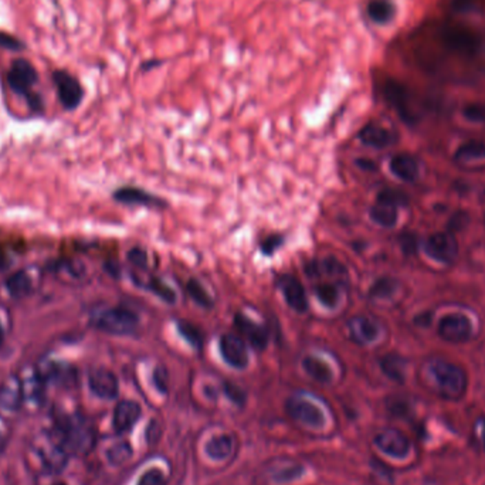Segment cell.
Instances as JSON below:
<instances>
[{"mask_svg": "<svg viewBox=\"0 0 485 485\" xmlns=\"http://www.w3.org/2000/svg\"><path fill=\"white\" fill-rule=\"evenodd\" d=\"M478 430H479V440H481V444H482V447H484V450H485V417L479 422Z\"/></svg>", "mask_w": 485, "mask_h": 485, "instance_id": "cell-48", "label": "cell"}, {"mask_svg": "<svg viewBox=\"0 0 485 485\" xmlns=\"http://www.w3.org/2000/svg\"><path fill=\"white\" fill-rule=\"evenodd\" d=\"M126 259L132 266H135L138 268H142V270H145L148 267V263H149L148 253L143 248H141V247H134V248H131L130 251H128Z\"/></svg>", "mask_w": 485, "mask_h": 485, "instance_id": "cell-41", "label": "cell"}, {"mask_svg": "<svg viewBox=\"0 0 485 485\" xmlns=\"http://www.w3.org/2000/svg\"><path fill=\"white\" fill-rule=\"evenodd\" d=\"M114 199L123 204H131V206H146V208H165L166 201L159 196L152 195L143 189L125 186L114 192Z\"/></svg>", "mask_w": 485, "mask_h": 485, "instance_id": "cell-18", "label": "cell"}, {"mask_svg": "<svg viewBox=\"0 0 485 485\" xmlns=\"http://www.w3.org/2000/svg\"><path fill=\"white\" fill-rule=\"evenodd\" d=\"M287 412L297 422L311 428H321L325 424V416L321 408L306 399L291 397L287 400Z\"/></svg>", "mask_w": 485, "mask_h": 485, "instance_id": "cell-13", "label": "cell"}, {"mask_svg": "<svg viewBox=\"0 0 485 485\" xmlns=\"http://www.w3.org/2000/svg\"><path fill=\"white\" fill-rule=\"evenodd\" d=\"M286 243V236L284 235H279V233H275V235H270L267 236L261 244H260V251L261 254L264 255V257H273V255L284 246Z\"/></svg>", "mask_w": 485, "mask_h": 485, "instance_id": "cell-36", "label": "cell"}, {"mask_svg": "<svg viewBox=\"0 0 485 485\" xmlns=\"http://www.w3.org/2000/svg\"><path fill=\"white\" fill-rule=\"evenodd\" d=\"M442 40L444 46L459 55H474L481 46L479 37L466 28L458 26H448L442 33Z\"/></svg>", "mask_w": 485, "mask_h": 485, "instance_id": "cell-12", "label": "cell"}, {"mask_svg": "<svg viewBox=\"0 0 485 485\" xmlns=\"http://www.w3.org/2000/svg\"><path fill=\"white\" fill-rule=\"evenodd\" d=\"M355 165L356 166H359L361 169L364 170H375L376 169V164L370 159H366V158H361V159H356L355 161Z\"/></svg>", "mask_w": 485, "mask_h": 485, "instance_id": "cell-47", "label": "cell"}, {"mask_svg": "<svg viewBox=\"0 0 485 485\" xmlns=\"http://www.w3.org/2000/svg\"><path fill=\"white\" fill-rule=\"evenodd\" d=\"M55 485H66V484H63V482H59V484H55Z\"/></svg>", "mask_w": 485, "mask_h": 485, "instance_id": "cell-52", "label": "cell"}, {"mask_svg": "<svg viewBox=\"0 0 485 485\" xmlns=\"http://www.w3.org/2000/svg\"><path fill=\"white\" fill-rule=\"evenodd\" d=\"M357 139L365 146L373 149H385L396 142L397 135L386 126H383L377 122H369L362 128L359 134H357Z\"/></svg>", "mask_w": 485, "mask_h": 485, "instance_id": "cell-17", "label": "cell"}, {"mask_svg": "<svg viewBox=\"0 0 485 485\" xmlns=\"http://www.w3.org/2000/svg\"><path fill=\"white\" fill-rule=\"evenodd\" d=\"M166 383H168V375H166V370L165 368L162 366H158L155 370H153V385H155V388L165 393L168 386H166Z\"/></svg>", "mask_w": 485, "mask_h": 485, "instance_id": "cell-43", "label": "cell"}, {"mask_svg": "<svg viewBox=\"0 0 485 485\" xmlns=\"http://www.w3.org/2000/svg\"><path fill=\"white\" fill-rule=\"evenodd\" d=\"M348 329L349 335L353 342L357 345H370L375 344L380 335H382V328L380 325L369 318V317H355L348 322Z\"/></svg>", "mask_w": 485, "mask_h": 485, "instance_id": "cell-16", "label": "cell"}, {"mask_svg": "<svg viewBox=\"0 0 485 485\" xmlns=\"http://www.w3.org/2000/svg\"><path fill=\"white\" fill-rule=\"evenodd\" d=\"M390 172L403 182H415L419 176V164L417 161L407 155V153H399L393 157L389 164Z\"/></svg>", "mask_w": 485, "mask_h": 485, "instance_id": "cell-22", "label": "cell"}, {"mask_svg": "<svg viewBox=\"0 0 485 485\" xmlns=\"http://www.w3.org/2000/svg\"><path fill=\"white\" fill-rule=\"evenodd\" d=\"M463 115L466 117V119L475 122V123L485 122V106L478 104V102L467 104L463 110Z\"/></svg>", "mask_w": 485, "mask_h": 485, "instance_id": "cell-40", "label": "cell"}, {"mask_svg": "<svg viewBox=\"0 0 485 485\" xmlns=\"http://www.w3.org/2000/svg\"><path fill=\"white\" fill-rule=\"evenodd\" d=\"M3 338H5L3 328H2V325H0V346H2V344H3Z\"/></svg>", "mask_w": 485, "mask_h": 485, "instance_id": "cell-51", "label": "cell"}, {"mask_svg": "<svg viewBox=\"0 0 485 485\" xmlns=\"http://www.w3.org/2000/svg\"><path fill=\"white\" fill-rule=\"evenodd\" d=\"M6 79L10 90L17 95L24 97L33 111H43V99L40 94L34 91V86L39 83L40 75L30 60L23 57L13 60Z\"/></svg>", "mask_w": 485, "mask_h": 485, "instance_id": "cell-2", "label": "cell"}, {"mask_svg": "<svg viewBox=\"0 0 485 485\" xmlns=\"http://www.w3.org/2000/svg\"><path fill=\"white\" fill-rule=\"evenodd\" d=\"M305 273L310 278H317L319 275H334L339 279H345L348 277L346 267L339 263L335 257H326L322 260H315L305 266Z\"/></svg>", "mask_w": 485, "mask_h": 485, "instance_id": "cell-21", "label": "cell"}, {"mask_svg": "<svg viewBox=\"0 0 485 485\" xmlns=\"http://www.w3.org/2000/svg\"><path fill=\"white\" fill-rule=\"evenodd\" d=\"M314 294L319 304L326 310H335L341 302V290L334 283H322L314 288Z\"/></svg>", "mask_w": 485, "mask_h": 485, "instance_id": "cell-32", "label": "cell"}, {"mask_svg": "<svg viewBox=\"0 0 485 485\" xmlns=\"http://www.w3.org/2000/svg\"><path fill=\"white\" fill-rule=\"evenodd\" d=\"M397 287H399V283L395 278L380 277L370 286L368 295L370 299H376V301L390 299L396 294Z\"/></svg>", "mask_w": 485, "mask_h": 485, "instance_id": "cell-31", "label": "cell"}, {"mask_svg": "<svg viewBox=\"0 0 485 485\" xmlns=\"http://www.w3.org/2000/svg\"><path fill=\"white\" fill-rule=\"evenodd\" d=\"M55 437L68 454H87L95 444V430L87 419L71 416L57 426Z\"/></svg>", "mask_w": 485, "mask_h": 485, "instance_id": "cell-3", "label": "cell"}, {"mask_svg": "<svg viewBox=\"0 0 485 485\" xmlns=\"http://www.w3.org/2000/svg\"><path fill=\"white\" fill-rule=\"evenodd\" d=\"M439 337L450 344L468 342L474 335V326L463 314H447L439 321Z\"/></svg>", "mask_w": 485, "mask_h": 485, "instance_id": "cell-8", "label": "cell"}, {"mask_svg": "<svg viewBox=\"0 0 485 485\" xmlns=\"http://www.w3.org/2000/svg\"><path fill=\"white\" fill-rule=\"evenodd\" d=\"M376 200L393 204V206H396V208L406 206L407 201H408V199H407V196L404 193H402L399 190H392V189H385V190L379 192Z\"/></svg>", "mask_w": 485, "mask_h": 485, "instance_id": "cell-38", "label": "cell"}, {"mask_svg": "<svg viewBox=\"0 0 485 485\" xmlns=\"http://www.w3.org/2000/svg\"><path fill=\"white\" fill-rule=\"evenodd\" d=\"M135 283H137V286L142 287L143 290H146L155 297H158L165 304L173 305L177 301V295H176L175 290L170 286H168L164 279H161L158 277H150L145 281V283L143 281H135Z\"/></svg>", "mask_w": 485, "mask_h": 485, "instance_id": "cell-27", "label": "cell"}, {"mask_svg": "<svg viewBox=\"0 0 485 485\" xmlns=\"http://www.w3.org/2000/svg\"><path fill=\"white\" fill-rule=\"evenodd\" d=\"M139 315L125 306H114L97 315L94 319L95 328L115 337H130L135 334L139 326Z\"/></svg>", "mask_w": 485, "mask_h": 485, "instance_id": "cell-4", "label": "cell"}, {"mask_svg": "<svg viewBox=\"0 0 485 485\" xmlns=\"http://www.w3.org/2000/svg\"><path fill=\"white\" fill-rule=\"evenodd\" d=\"M219 352L221 359L233 369L243 370L250 364V356L246 342L233 334H224L219 339Z\"/></svg>", "mask_w": 485, "mask_h": 485, "instance_id": "cell-10", "label": "cell"}, {"mask_svg": "<svg viewBox=\"0 0 485 485\" xmlns=\"http://www.w3.org/2000/svg\"><path fill=\"white\" fill-rule=\"evenodd\" d=\"M177 334L181 335L193 349L200 350L203 348V334L201 330L189 321H177Z\"/></svg>", "mask_w": 485, "mask_h": 485, "instance_id": "cell-34", "label": "cell"}, {"mask_svg": "<svg viewBox=\"0 0 485 485\" xmlns=\"http://www.w3.org/2000/svg\"><path fill=\"white\" fill-rule=\"evenodd\" d=\"M275 287L283 294L286 304L298 314H304L308 310V297H306L304 286L291 274H281L275 279Z\"/></svg>", "mask_w": 485, "mask_h": 485, "instance_id": "cell-11", "label": "cell"}, {"mask_svg": "<svg viewBox=\"0 0 485 485\" xmlns=\"http://www.w3.org/2000/svg\"><path fill=\"white\" fill-rule=\"evenodd\" d=\"M55 87L57 90L59 101L67 111H74L81 106L86 91L80 80L67 70L59 68L51 74Z\"/></svg>", "mask_w": 485, "mask_h": 485, "instance_id": "cell-5", "label": "cell"}, {"mask_svg": "<svg viewBox=\"0 0 485 485\" xmlns=\"http://www.w3.org/2000/svg\"><path fill=\"white\" fill-rule=\"evenodd\" d=\"M424 383L433 393L448 402L462 400L468 389L466 370L443 359H431L426 364Z\"/></svg>", "mask_w": 485, "mask_h": 485, "instance_id": "cell-1", "label": "cell"}, {"mask_svg": "<svg viewBox=\"0 0 485 485\" xmlns=\"http://www.w3.org/2000/svg\"><path fill=\"white\" fill-rule=\"evenodd\" d=\"M188 295L192 298V301L199 305L203 310H210L215 305V299L210 295V293L204 288V286L196 278H189L185 284Z\"/></svg>", "mask_w": 485, "mask_h": 485, "instance_id": "cell-30", "label": "cell"}, {"mask_svg": "<svg viewBox=\"0 0 485 485\" xmlns=\"http://www.w3.org/2000/svg\"><path fill=\"white\" fill-rule=\"evenodd\" d=\"M235 451V439L230 434H219L206 444V454L215 462H224Z\"/></svg>", "mask_w": 485, "mask_h": 485, "instance_id": "cell-26", "label": "cell"}, {"mask_svg": "<svg viewBox=\"0 0 485 485\" xmlns=\"http://www.w3.org/2000/svg\"><path fill=\"white\" fill-rule=\"evenodd\" d=\"M424 251L433 260L443 264H451L458 254V243L453 233L439 232L427 237L424 241Z\"/></svg>", "mask_w": 485, "mask_h": 485, "instance_id": "cell-9", "label": "cell"}, {"mask_svg": "<svg viewBox=\"0 0 485 485\" xmlns=\"http://www.w3.org/2000/svg\"><path fill=\"white\" fill-rule=\"evenodd\" d=\"M88 386L97 397L104 400H112L119 393L118 377L106 368L95 369L90 373Z\"/></svg>", "mask_w": 485, "mask_h": 485, "instance_id": "cell-15", "label": "cell"}, {"mask_svg": "<svg viewBox=\"0 0 485 485\" xmlns=\"http://www.w3.org/2000/svg\"><path fill=\"white\" fill-rule=\"evenodd\" d=\"M142 415L141 406L134 400H122L117 404L112 417V426L117 433H128Z\"/></svg>", "mask_w": 485, "mask_h": 485, "instance_id": "cell-19", "label": "cell"}, {"mask_svg": "<svg viewBox=\"0 0 485 485\" xmlns=\"http://www.w3.org/2000/svg\"><path fill=\"white\" fill-rule=\"evenodd\" d=\"M6 287L13 298H24L32 291V279L24 271H19L8 279Z\"/></svg>", "mask_w": 485, "mask_h": 485, "instance_id": "cell-33", "label": "cell"}, {"mask_svg": "<svg viewBox=\"0 0 485 485\" xmlns=\"http://www.w3.org/2000/svg\"><path fill=\"white\" fill-rule=\"evenodd\" d=\"M302 369L318 383H330L332 379H334V372H332L330 366L315 355H308L304 357Z\"/></svg>", "mask_w": 485, "mask_h": 485, "instance_id": "cell-24", "label": "cell"}, {"mask_svg": "<svg viewBox=\"0 0 485 485\" xmlns=\"http://www.w3.org/2000/svg\"><path fill=\"white\" fill-rule=\"evenodd\" d=\"M5 446H6V442H5V437H3V434H2V433H0V453H2V451H3V448H5Z\"/></svg>", "mask_w": 485, "mask_h": 485, "instance_id": "cell-50", "label": "cell"}, {"mask_svg": "<svg viewBox=\"0 0 485 485\" xmlns=\"http://www.w3.org/2000/svg\"><path fill=\"white\" fill-rule=\"evenodd\" d=\"M380 91L383 98L388 102V106L392 107L404 122H415L416 118L410 108V94H408V90L400 81L395 79H386L382 83Z\"/></svg>", "mask_w": 485, "mask_h": 485, "instance_id": "cell-7", "label": "cell"}, {"mask_svg": "<svg viewBox=\"0 0 485 485\" xmlns=\"http://www.w3.org/2000/svg\"><path fill=\"white\" fill-rule=\"evenodd\" d=\"M138 485H166V478L159 468H150L141 475Z\"/></svg>", "mask_w": 485, "mask_h": 485, "instance_id": "cell-39", "label": "cell"}, {"mask_svg": "<svg viewBox=\"0 0 485 485\" xmlns=\"http://www.w3.org/2000/svg\"><path fill=\"white\" fill-rule=\"evenodd\" d=\"M467 223H468V216H467V213H463V212L455 213V215L451 217L450 223H448L450 233H454L455 230H462Z\"/></svg>", "mask_w": 485, "mask_h": 485, "instance_id": "cell-44", "label": "cell"}, {"mask_svg": "<svg viewBox=\"0 0 485 485\" xmlns=\"http://www.w3.org/2000/svg\"><path fill=\"white\" fill-rule=\"evenodd\" d=\"M0 48L10 51V53H21V51L28 50V44L12 33L0 32Z\"/></svg>", "mask_w": 485, "mask_h": 485, "instance_id": "cell-37", "label": "cell"}, {"mask_svg": "<svg viewBox=\"0 0 485 485\" xmlns=\"http://www.w3.org/2000/svg\"><path fill=\"white\" fill-rule=\"evenodd\" d=\"M131 455H132V447L126 442H119L112 447H110L107 451V458L112 466H121L126 463L128 459L131 458Z\"/></svg>", "mask_w": 485, "mask_h": 485, "instance_id": "cell-35", "label": "cell"}, {"mask_svg": "<svg viewBox=\"0 0 485 485\" xmlns=\"http://www.w3.org/2000/svg\"><path fill=\"white\" fill-rule=\"evenodd\" d=\"M23 399L21 383H19L16 379L9 380L0 389V407L5 408V410H17Z\"/></svg>", "mask_w": 485, "mask_h": 485, "instance_id": "cell-28", "label": "cell"}, {"mask_svg": "<svg viewBox=\"0 0 485 485\" xmlns=\"http://www.w3.org/2000/svg\"><path fill=\"white\" fill-rule=\"evenodd\" d=\"M373 443L380 453L393 459H406L413 451L410 439L397 428H385L379 431Z\"/></svg>", "mask_w": 485, "mask_h": 485, "instance_id": "cell-6", "label": "cell"}, {"mask_svg": "<svg viewBox=\"0 0 485 485\" xmlns=\"http://www.w3.org/2000/svg\"><path fill=\"white\" fill-rule=\"evenodd\" d=\"M365 12L373 24L386 26L393 21L396 16V6L393 0H368Z\"/></svg>", "mask_w": 485, "mask_h": 485, "instance_id": "cell-23", "label": "cell"}, {"mask_svg": "<svg viewBox=\"0 0 485 485\" xmlns=\"http://www.w3.org/2000/svg\"><path fill=\"white\" fill-rule=\"evenodd\" d=\"M369 217L375 224H377L380 227L392 228L397 224L399 208L393 206V204L376 200V203L370 208Z\"/></svg>", "mask_w": 485, "mask_h": 485, "instance_id": "cell-25", "label": "cell"}, {"mask_svg": "<svg viewBox=\"0 0 485 485\" xmlns=\"http://www.w3.org/2000/svg\"><path fill=\"white\" fill-rule=\"evenodd\" d=\"M162 66H164V60L152 57V59H148V60L142 61L139 68H141L142 72H149V71H152V70H157V68L162 67Z\"/></svg>", "mask_w": 485, "mask_h": 485, "instance_id": "cell-45", "label": "cell"}, {"mask_svg": "<svg viewBox=\"0 0 485 485\" xmlns=\"http://www.w3.org/2000/svg\"><path fill=\"white\" fill-rule=\"evenodd\" d=\"M406 361L403 359L402 356L395 355V353H389L385 355L380 359V369L382 372L385 373L390 380L397 382V383H403L406 379Z\"/></svg>", "mask_w": 485, "mask_h": 485, "instance_id": "cell-29", "label": "cell"}, {"mask_svg": "<svg viewBox=\"0 0 485 485\" xmlns=\"http://www.w3.org/2000/svg\"><path fill=\"white\" fill-rule=\"evenodd\" d=\"M224 390H226V395L232 399V400H237V402H241L243 400V393L239 388H236L235 385H227L224 386Z\"/></svg>", "mask_w": 485, "mask_h": 485, "instance_id": "cell-46", "label": "cell"}, {"mask_svg": "<svg viewBox=\"0 0 485 485\" xmlns=\"http://www.w3.org/2000/svg\"><path fill=\"white\" fill-rule=\"evenodd\" d=\"M399 244H400L402 251H403L406 255H413V254L417 251L419 240H417V236H416L415 233L406 232V233H403V235L399 237Z\"/></svg>", "mask_w": 485, "mask_h": 485, "instance_id": "cell-42", "label": "cell"}, {"mask_svg": "<svg viewBox=\"0 0 485 485\" xmlns=\"http://www.w3.org/2000/svg\"><path fill=\"white\" fill-rule=\"evenodd\" d=\"M454 162L467 169L485 168V142L468 141L463 143L455 152Z\"/></svg>", "mask_w": 485, "mask_h": 485, "instance_id": "cell-20", "label": "cell"}, {"mask_svg": "<svg viewBox=\"0 0 485 485\" xmlns=\"http://www.w3.org/2000/svg\"><path fill=\"white\" fill-rule=\"evenodd\" d=\"M9 259H8V255L3 253V251H0V271H3L9 267Z\"/></svg>", "mask_w": 485, "mask_h": 485, "instance_id": "cell-49", "label": "cell"}, {"mask_svg": "<svg viewBox=\"0 0 485 485\" xmlns=\"http://www.w3.org/2000/svg\"><path fill=\"white\" fill-rule=\"evenodd\" d=\"M235 326L254 350H264L267 348L270 334L266 326L257 324L243 313L235 314Z\"/></svg>", "mask_w": 485, "mask_h": 485, "instance_id": "cell-14", "label": "cell"}]
</instances>
